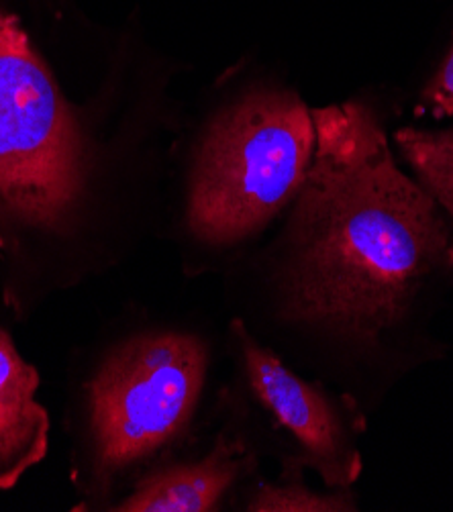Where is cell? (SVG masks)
Returning a JSON list of instances; mask_svg holds the SVG:
<instances>
[{"instance_id":"1","label":"cell","mask_w":453,"mask_h":512,"mask_svg":"<svg viewBox=\"0 0 453 512\" xmlns=\"http://www.w3.org/2000/svg\"><path fill=\"white\" fill-rule=\"evenodd\" d=\"M311 115L317 143L288 225L284 311L345 341L376 345L449 262V229L433 196L398 168L366 105L343 102Z\"/></svg>"},{"instance_id":"2","label":"cell","mask_w":453,"mask_h":512,"mask_svg":"<svg viewBox=\"0 0 453 512\" xmlns=\"http://www.w3.org/2000/svg\"><path fill=\"white\" fill-rule=\"evenodd\" d=\"M82 13L74 0H0V268L82 233L109 188V147L52 62Z\"/></svg>"},{"instance_id":"3","label":"cell","mask_w":453,"mask_h":512,"mask_svg":"<svg viewBox=\"0 0 453 512\" xmlns=\"http://www.w3.org/2000/svg\"><path fill=\"white\" fill-rule=\"evenodd\" d=\"M315 143L313 115L294 92L262 88L235 100L196 149L190 233L209 245H231L260 231L296 198Z\"/></svg>"},{"instance_id":"4","label":"cell","mask_w":453,"mask_h":512,"mask_svg":"<svg viewBox=\"0 0 453 512\" xmlns=\"http://www.w3.org/2000/svg\"><path fill=\"white\" fill-rule=\"evenodd\" d=\"M209 355L188 333L139 335L100 368L90 392L98 462L119 470L168 445L188 425Z\"/></svg>"},{"instance_id":"5","label":"cell","mask_w":453,"mask_h":512,"mask_svg":"<svg viewBox=\"0 0 453 512\" xmlns=\"http://www.w3.org/2000/svg\"><path fill=\"white\" fill-rule=\"evenodd\" d=\"M233 333L251 390L305 449L309 464L323 482L329 488H349L362 472L358 427L323 390L288 370L280 357L260 345L239 321L233 323Z\"/></svg>"},{"instance_id":"6","label":"cell","mask_w":453,"mask_h":512,"mask_svg":"<svg viewBox=\"0 0 453 512\" xmlns=\"http://www.w3.org/2000/svg\"><path fill=\"white\" fill-rule=\"evenodd\" d=\"M39 374L0 329V490H11L49 447V417L35 400Z\"/></svg>"},{"instance_id":"7","label":"cell","mask_w":453,"mask_h":512,"mask_svg":"<svg viewBox=\"0 0 453 512\" xmlns=\"http://www.w3.org/2000/svg\"><path fill=\"white\" fill-rule=\"evenodd\" d=\"M241 445L219 441L200 462L170 466L141 480L117 504L121 512H207L215 510L241 470Z\"/></svg>"},{"instance_id":"8","label":"cell","mask_w":453,"mask_h":512,"mask_svg":"<svg viewBox=\"0 0 453 512\" xmlns=\"http://www.w3.org/2000/svg\"><path fill=\"white\" fill-rule=\"evenodd\" d=\"M394 139L419 184L453 219V129L425 131L407 127L398 129Z\"/></svg>"},{"instance_id":"9","label":"cell","mask_w":453,"mask_h":512,"mask_svg":"<svg viewBox=\"0 0 453 512\" xmlns=\"http://www.w3.org/2000/svg\"><path fill=\"white\" fill-rule=\"evenodd\" d=\"M247 510L254 512H351L356 498L349 488H333L329 494L315 492L302 484L262 486Z\"/></svg>"},{"instance_id":"10","label":"cell","mask_w":453,"mask_h":512,"mask_svg":"<svg viewBox=\"0 0 453 512\" xmlns=\"http://www.w3.org/2000/svg\"><path fill=\"white\" fill-rule=\"evenodd\" d=\"M421 109L435 119L453 117V43L421 94Z\"/></svg>"},{"instance_id":"11","label":"cell","mask_w":453,"mask_h":512,"mask_svg":"<svg viewBox=\"0 0 453 512\" xmlns=\"http://www.w3.org/2000/svg\"><path fill=\"white\" fill-rule=\"evenodd\" d=\"M449 264H453V245H451V249H449Z\"/></svg>"}]
</instances>
